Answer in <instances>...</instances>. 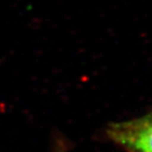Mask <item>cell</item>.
Here are the masks:
<instances>
[{
	"label": "cell",
	"instance_id": "obj_1",
	"mask_svg": "<svg viewBox=\"0 0 152 152\" xmlns=\"http://www.w3.org/2000/svg\"><path fill=\"white\" fill-rule=\"evenodd\" d=\"M106 134L127 152H152V119L147 115L110 125Z\"/></svg>",
	"mask_w": 152,
	"mask_h": 152
},
{
	"label": "cell",
	"instance_id": "obj_2",
	"mask_svg": "<svg viewBox=\"0 0 152 152\" xmlns=\"http://www.w3.org/2000/svg\"><path fill=\"white\" fill-rule=\"evenodd\" d=\"M56 152H65V150H64L62 147H58V148H57V151H56Z\"/></svg>",
	"mask_w": 152,
	"mask_h": 152
},
{
	"label": "cell",
	"instance_id": "obj_3",
	"mask_svg": "<svg viewBox=\"0 0 152 152\" xmlns=\"http://www.w3.org/2000/svg\"><path fill=\"white\" fill-rule=\"evenodd\" d=\"M147 116H148V117H150V118L152 119V112H151V113H149V114H148Z\"/></svg>",
	"mask_w": 152,
	"mask_h": 152
}]
</instances>
